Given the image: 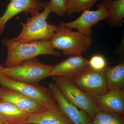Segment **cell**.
<instances>
[{
  "mask_svg": "<svg viewBox=\"0 0 124 124\" xmlns=\"http://www.w3.org/2000/svg\"><path fill=\"white\" fill-rule=\"evenodd\" d=\"M44 9L42 12L36 11L32 14L31 17L28 18L25 23L19 21L22 26V31L18 36L11 39L22 43L40 40L50 41L59 27L47 22L50 14L53 12L49 2H46Z\"/></svg>",
  "mask_w": 124,
  "mask_h": 124,
  "instance_id": "cell-1",
  "label": "cell"
},
{
  "mask_svg": "<svg viewBox=\"0 0 124 124\" xmlns=\"http://www.w3.org/2000/svg\"><path fill=\"white\" fill-rule=\"evenodd\" d=\"M1 42L7 49V57L5 62V67L15 66L22 62L36 58L38 55H50L56 57L62 55L54 49L48 41L22 43L5 38Z\"/></svg>",
  "mask_w": 124,
  "mask_h": 124,
  "instance_id": "cell-2",
  "label": "cell"
},
{
  "mask_svg": "<svg viewBox=\"0 0 124 124\" xmlns=\"http://www.w3.org/2000/svg\"><path fill=\"white\" fill-rule=\"evenodd\" d=\"M59 26V29L50 42L54 48L62 50L64 55H82L93 44L91 36Z\"/></svg>",
  "mask_w": 124,
  "mask_h": 124,
  "instance_id": "cell-3",
  "label": "cell"
},
{
  "mask_svg": "<svg viewBox=\"0 0 124 124\" xmlns=\"http://www.w3.org/2000/svg\"><path fill=\"white\" fill-rule=\"evenodd\" d=\"M53 67L40 62L35 58L24 61L15 66L5 67L1 75L22 82L36 84L49 77Z\"/></svg>",
  "mask_w": 124,
  "mask_h": 124,
  "instance_id": "cell-4",
  "label": "cell"
},
{
  "mask_svg": "<svg viewBox=\"0 0 124 124\" xmlns=\"http://www.w3.org/2000/svg\"><path fill=\"white\" fill-rule=\"evenodd\" d=\"M53 79L66 99L78 108L85 111L92 119L99 111L93 98L79 88L70 79L60 76H53Z\"/></svg>",
  "mask_w": 124,
  "mask_h": 124,
  "instance_id": "cell-5",
  "label": "cell"
},
{
  "mask_svg": "<svg viewBox=\"0 0 124 124\" xmlns=\"http://www.w3.org/2000/svg\"><path fill=\"white\" fill-rule=\"evenodd\" d=\"M70 80L79 88L93 98L109 91L104 70H97L89 66Z\"/></svg>",
  "mask_w": 124,
  "mask_h": 124,
  "instance_id": "cell-6",
  "label": "cell"
},
{
  "mask_svg": "<svg viewBox=\"0 0 124 124\" xmlns=\"http://www.w3.org/2000/svg\"><path fill=\"white\" fill-rule=\"evenodd\" d=\"M0 85L27 95L44 106H48L54 100L49 88L37 84L22 82L0 75Z\"/></svg>",
  "mask_w": 124,
  "mask_h": 124,
  "instance_id": "cell-7",
  "label": "cell"
},
{
  "mask_svg": "<svg viewBox=\"0 0 124 124\" xmlns=\"http://www.w3.org/2000/svg\"><path fill=\"white\" fill-rule=\"evenodd\" d=\"M97 9L91 11L86 10L77 19L69 22H61L59 26L75 29L80 33L89 36L93 35L92 27L100 21L108 19L110 14L106 6L103 1L97 5Z\"/></svg>",
  "mask_w": 124,
  "mask_h": 124,
  "instance_id": "cell-8",
  "label": "cell"
},
{
  "mask_svg": "<svg viewBox=\"0 0 124 124\" xmlns=\"http://www.w3.org/2000/svg\"><path fill=\"white\" fill-rule=\"evenodd\" d=\"M49 86L59 110L67 119L73 124H93L91 116L68 102L54 82L50 83Z\"/></svg>",
  "mask_w": 124,
  "mask_h": 124,
  "instance_id": "cell-9",
  "label": "cell"
},
{
  "mask_svg": "<svg viewBox=\"0 0 124 124\" xmlns=\"http://www.w3.org/2000/svg\"><path fill=\"white\" fill-rule=\"evenodd\" d=\"M46 4V2H42L40 0H10L4 13L0 17V36L7 22L15 16L22 12L31 14L44 9Z\"/></svg>",
  "mask_w": 124,
  "mask_h": 124,
  "instance_id": "cell-10",
  "label": "cell"
},
{
  "mask_svg": "<svg viewBox=\"0 0 124 124\" xmlns=\"http://www.w3.org/2000/svg\"><path fill=\"white\" fill-rule=\"evenodd\" d=\"M0 100L9 102L29 115L40 112L47 106L19 92L1 86L0 88Z\"/></svg>",
  "mask_w": 124,
  "mask_h": 124,
  "instance_id": "cell-11",
  "label": "cell"
},
{
  "mask_svg": "<svg viewBox=\"0 0 124 124\" xmlns=\"http://www.w3.org/2000/svg\"><path fill=\"white\" fill-rule=\"evenodd\" d=\"M89 66V60L82 55H72L53 66L49 77H62L70 79Z\"/></svg>",
  "mask_w": 124,
  "mask_h": 124,
  "instance_id": "cell-12",
  "label": "cell"
},
{
  "mask_svg": "<svg viewBox=\"0 0 124 124\" xmlns=\"http://www.w3.org/2000/svg\"><path fill=\"white\" fill-rule=\"evenodd\" d=\"M99 111L124 115V89L109 90L93 98Z\"/></svg>",
  "mask_w": 124,
  "mask_h": 124,
  "instance_id": "cell-13",
  "label": "cell"
},
{
  "mask_svg": "<svg viewBox=\"0 0 124 124\" xmlns=\"http://www.w3.org/2000/svg\"><path fill=\"white\" fill-rule=\"evenodd\" d=\"M26 123L31 124H73L59 110L55 100L40 112L30 115Z\"/></svg>",
  "mask_w": 124,
  "mask_h": 124,
  "instance_id": "cell-14",
  "label": "cell"
},
{
  "mask_svg": "<svg viewBox=\"0 0 124 124\" xmlns=\"http://www.w3.org/2000/svg\"><path fill=\"white\" fill-rule=\"evenodd\" d=\"M108 90L124 88V61L122 60L114 66H107L104 69Z\"/></svg>",
  "mask_w": 124,
  "mask_h": 124,
  "instance_id": "cell-15",
  "label": "cell"
},
{
  "mask_svg": "<svg viewBox=\"0 0 124 124\" xmlns=\"http://www.w3.org/2000/svg\"><path fill=\"white\" fill-rule=\"evenodd\" d=\"M30 115L9 102L0 100V116L5 122L26 123Z\"/></svg>",
  "mask_w": 124,
  "mask_h": 124,
  "instance_id": "cell-16",
  "label": "cell"
},
{
  "mask_svg": "<svg viewBox=\"0 0 124 124\" xmlns=\"http://www.w3.org/2000/svg\"><path fill=\"white\" fill-rule=\"evenodd\" d=\"M109 11L108 25L111 28L121 26L124 19V0H103Z\"/></svg>",
  "mask_w": 124,
  "mask_h": 124,
  "instance_id": "cell-17",
  "label": "cell"
},
{
  "mask_svg": "<svg viewBox=\"0 0 124 124\" xmlns=\"http://www.w3.org/2000/svg\"><path fill=\"white\" fill-rule=\"evenodd\" d=\"M101 0H67V14L68 16L86 10H90L97 1Z\"/></svg>",
  "mask_w": 124,
  "mask_h": 124,
  "instance_id": "cell-18",
  "label": "cell"
},
{
  "mask_svg": "<svg viewBox=\"0 0 124 124\" xmlns=\"http://www.w3.org/2000/svg\"><path fill=\"white\" fill-rule=\"evenodd\" d=\"M124 116L116 114L99 111L92 119L93 124L107 122L110 124H124Z\"/></svg>",
  "mask_w": 124,
  "mask_h": 124,
  "instance_id": "cell-19",
  "label": "cell"
},
{
  "mask_svg": "<svg viewBox=\"0 0 124 124\" xmlns=\"http://www.w3.org/2000/svg\"><path fill=\"white\" fill-rule=\"evenodd\" d=\"M67 0H50L49 2L53 12L58 16H62L67 14Z\"/></svg>",
  "mask_w": 124,
  "mask_h": 124,
  "instance_id": "cell-20",
  "label": "cell"
},
{
  "mask_svg": "<svg viewBox=\"0 0 124 124\" xmlns=\"http://www.w3.org/2000/svg\"><path fill=\"white\" fill-rule=\"evenodd\" d=\"M89 62V66L97 70H104L107 66L106 59L101 55H93Z\"/></svg>",
  "mask_w": 124,
  "mask_h": 124,
  "instance_id": "cell-21",
  "label": "cell"
},
{
  "mask_svg": "<svg viewBox=\"0 0 124 124\" xmlns=\"http://www.w3.org/2000/svg\"><path fill=\"white\" fill-rule=\"evenodd\" d=\"M124 39L122 41L121 44L117 48V49H116L115 51V54H117L121 57H123L124 55Z\"/></svg>",
  "mask_w": 124,
  "mask_h": 124,
  "instance_id": "cell-22",
  "label": "cell"
},
{
  "mask_svg": "<svg viewBox=\"0 0 124 124\" xmlns=\"http://www.w3.org/2000/svg\"><path fill=\"white\" fill-rule=\"evenodd\" d=\"M2 124H31L25 123H12V122H4Z\"/></svg>",
  "mask_w": 124,
  "mask_h": 124,
  "instance_id": "cell-23",
  "label": "cell"
},
{
  "mask_svg": "<svg viewBox=\"0 0 124 124\" xmlns=\"http://www.w3.org/2000/svg\"><path fill=\"white\" fill-rule=\"evenodd\" d=\"M5 68V67H3L1 64H0V75H1Z\"/></svg>",
  "mask_w": 124,
  "mask_h": 124,
  "instance_id": "cell-24",
  "label": "cell"
},
{
  "mask_svg": "<svg viewBox=\"0 0 124 124\" xmlns=\"http://www.w3.org/2000/svg\"><path fill=\"white\" fill-rule=\"evenodd\" d=\"M4 122V121L2 118L0 116V124H2Z\"/></svg>",
  "mask_w": 124,
  "mask_h": 124,
  "instance_id": "cell-25",
  "label": "cell"
},
{
  "mask_svg": "<svg viewBox=\"0 0 124 124\" xmlns=\"http://www.w3.org/2000/svg\"><path fill=\"white\" fill-rule=\"evenodd\" d=\"M109 124V123H108V122H100V123H99V124Z\"/></svg>",
  "mask_w": 124,
  "mask_h": 124,
  "instance_id": "cell-26",
  "label": "cell"
}]
</instances>
